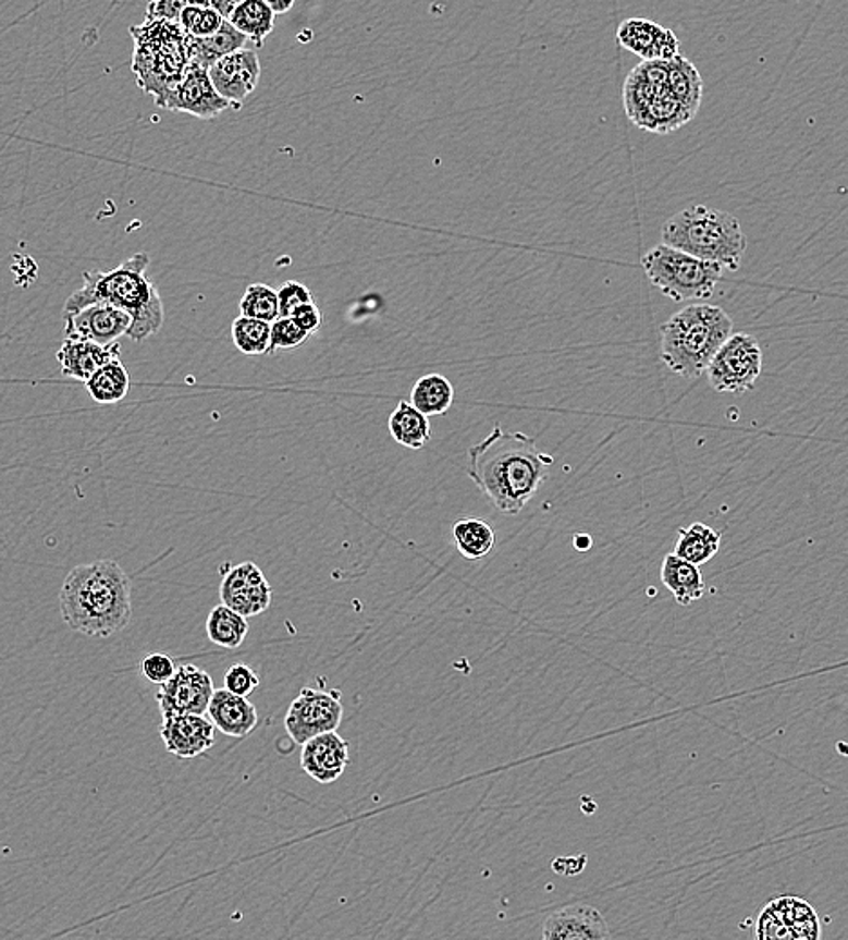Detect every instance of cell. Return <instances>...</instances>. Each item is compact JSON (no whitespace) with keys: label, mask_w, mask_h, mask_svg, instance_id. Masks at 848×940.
<instances>
[{"label":"cell","mask_w":848,"mask_h":940,"mask_svg":"<svg viewBox=\"0 0 848 940\" xmlns=\"http://www.w3.org/2000/svg\"><path fill=\"white\" fill-rule=\"evenodd\" d=\"M226 21L243 33L250 42L262 46L268 35L273 32L275 13L268 8L265 0H243L235 4Z\"/></svg>","instance_id":"obj_29"},{"label":"cell","mask_w":848,"mask_h":940,"mask_svg":"<svg viewBox=\"0 0 848 940\" xmlns=\"http://www.w3.org/2000/svg\"><path fill=\"white\" fill-rule=\"evenodd\" d=\"M454 545L465 559L478 561L492 552L496 536L492 526L480 517H462L453 525Z\"/></svg>","instance_id":"obj_30"},{"label":"cell","mask_w":848,"mask_h":940,"mask_svg":"<svg viewBox=\"0 0 848 940\" xmlns=\"http://www.w3.org/2000/svg\"><path fill=\"white\" fill-rule=\"evenodd\" d=\"M209 2L210 10L216 11V13H219L223 19H229L230 13H232L235 8L234 0H209Z\"/></svg>","instance_id":"obj_43"},{"label":"cell","mask_w":848,"mask_h":940,"mask_svg":"<svg viewBox=\"0 0 848 940\" xmlns=\"http://www.w3.org/2000/svg\"><path fill=\"white\" fill-rule=\"evenodd\" d=\"M666 87L669 95L675 96L693 117L699 112L700 101L704 95V81L693 62L684 59L683 54H677L669 60Z\"/></svg>","instance_id":"obj_25"},{"label":"cell","mask_w":848,"mask_h":940,"mask_svg":"<svg viewBox=\"0 0 848 940\" xmlns=\"http://www.w3.org/2000/svg\"><path fill=\"white\" fill-rule=\"evenodd\" d=\"M789 940H816L822 937V926L811 904L800 898H776L769 903Z\"/></svg>","instance_id":"obj_22"},{"label":"cell","mask_w":848,"mask_h":940,"mask_svg":"<svg viewBox=\"0 0 848 940\" xmlns=\"http://www.w3.org/2000/svg\"><path fill=\"white\" fill-rule=\"evenodd\" d=\"M210 81L219 95L232 106L241 103L256 90L261 78V64L256 51L237 49L219 59L209 70Z\"/></svg>","instance_id":"obj_13"},{"label":"cell","mask_w":848,"mask_h":940,"mask_svg":"<svg viewBox=\"0 0 848 940\" xmlns=\"http://www.w3.org/2000/svg\"><path fill=\"white\" fill-rule=\"evenodd\" d=\"M349 764V744L336 731L306 740L300 750V767L322 785L339 780Z\"/></svg>","instance_id":"obj_15"},{"label":"cell","mask_w":848,"mask_h":940,"mask_svg":"<svg viewBox=\"0 0 848 940\" xmlns=\"http://www.w3.org/2000/svg\"><path fill=\"white\" fill-rule=\"evenodd\" d=\"M664 90H667V87L655 86L646 81L639 71H631L625 82V109L630 122H634L640 112L644 111L646 107L650 106L651 101Z\"/></svg>","instance_id":"obj_35"},{"label":"cell","mask_w":848,"mask_h":940,"mask_svg":"<svg viewBox=\"0 0 848 940\" xmlns=\"http://www.w3.org/2000/svg\"><path fill=\"white\" fill-rule=\"evenodd\" d=\"M221 602L237 611L239 615H261L272 605V586L256 563L237 564L224 570L219 586Z\"/></svg>","instance_id":"obj_11"},{"label":"cell","mask_w":848,"mask_h":940,"mask_svg":"<svg viewBox=\"0 0 848 940\" xmlns=\"http://www.w3.org/2000/svg\"><path fill=\"white\" fill-rule=\"evenodd\" d=\"M270 326H272L270 353L297 350L299 345L305 344L311 337L310 333H306L303 328L295 325V320L290 319V317H279Z\"/></svg>","instance_id":"obj_37"},{"label":"cell","mask_w":848,"mask_h":940,"mask_svg":"<svg viewBox=\"0 0 848 940\" xmlns=\"http://www.w3.org/2000/svg\"><path fill=\"white\" fill-rule=\"evenodd\" d=\"M187 5H194V8H210L209 0H187Z\"/></svg>","instance_id":"obj_46"},{"label":"cell","mask_w":848,"mask_h":940,"mask_svg":"<svg viewBox=\"0 0 848 940\" xmlns=\"http://www.w3.org/2000/svg\"><path fill=\"white\" fill-rule=\"evenodd\" d=\"M661 579L680 606L693 605L695 600L704 597L705 581L699 566L675 553L662 561Z\"/></svg>","instance_id":"obj_21"},{"label":"cell","mask_w":848,"mask_h":940,"mask_svg":"<svg viewBox=\"0 0 848 940\" xmlns=\"http://www.w3.org/2000/svg\"><path fill=\"white\" fill-rule=\"evenodd\" d=\"M721 532L713 530L704 523H693L678 530V539L675 542L673 553L678 558L686 559L689 563H710L721 550Z\"/></svg>","instance_id":"obj_26"},{"label":"cell","mask_w":848,"mask_h":940,"mask_svg":"<svg viewBox=\"0 0 848 940\" xmlns=\"http://www.w3.org/2000/svg\"><path fill=\"white\" fill-rule=\"evenodd\" d=\"M223 21V16L210 8L185 5L177 24L183 27V32L187 33L188 37L205 38L218 32Z\"/></svg>","instance_id":"obj_36"},{"label":"cell","mask_w":848,"mask_h":940,"mask_svg":"<svg viewBox=\"0 0 848 940\" xmlns=\"http://www.w3.org/2000/svg\"><path fill=\"white\" fill-rule=\"evenodd\" d=\"M212 676L198 666H177L174 675L160 685L158 706L161 718L174 715H205L212 698Z\"/></svg>","instance_id":"obj_10"},{"label":"cell","mask_w":848,"mask_h":940,"mask_svg":"<svg viewBox=\"0 0 848 940\" xmlns=\"http://www.w3.org/2000/svg\"><path fill=\"white\" fill-rule=\"evenodd\" d=\"M265 2H267L268 8H270L275 15H284V13H288L295 4V0H265Z\"/></svg>","instance_id":"obj_44"},{"label":"cell","mask_w":848,"mask_h":940,"mask_svg":"<svg viewBox=\"0 0 848 940\" xmlns=\"http://www.w3.org/2000/svg\"><path fill=\"white\" fill-rule=\"evenodd\" d=\"M232 103L219 95L210 81L209 71L191 68L176 89L167 96L161 109L172 112H187L201 120H212L221 112L229 111Z\"/></svg>","instance_id":"obj_12"},{"label":"cell","mask_w":848,"mask_h":940,"mask_svg":"<svg viewBox=\"0 0 848 940\" xmlns=\"http://www.w3.org/2000/svg\"><path fill=\"white\" fill-rule=\"evenodd\" d=\"M270 339H272L270 322L251 319L245 315H239L232 322V342L235 350L241 351L243 355H270Z\"/></svg>","instance_id":"obj_33"},{"label":"cell","mask_w":848,"mask_h":940,"mask_svg":"<svg viewBox=\"0 0 848 940\" xmlns=\"http://www.w3.org/2000/svg\"><path fill=\"white\" fill-rule=\"evenodd\" d=\"M409 404L426 416L445 415L454 404L453 383L438 373L420 377L413 386Z\"/></svg>","instance_id":"obj_28"},{"label":"cell","mask_w":848,"mask_h":940,"mask_svg":"<svg viewBox=\"0 0 848 940\" xmlns=\"http://www.w3.org/2000/svg\"><path fill=\"white\" fill-rule=\"evenodd\" d=\"M259 676H257L254 668L243 662L230 666V670L224 675V689L239 696H250L259 685Z\"/></svg>","instance_id":"obj_38"},{"label":"cell","mask_w":848,"mask_h":940,"mask_svg":"<svg viewBox=\"0 0 848 940\" xmlns=\"http://www.w3.org/2000/svg\"><path fill=\"white\" fill-rule=\"evenodd\" d=\"M248 38L237 32L226 19L221 22L218 32L205 38L188 37V64L191 68L209 71L219 59L245 48Z\"/></svg>","instance_id":"obj_20"},{"label":"cell","mask_w":848,"mask_h":940,"mask_svg":"<svg viewBox=\"0 0 848 940\" xmlns=\"http://www.w3.org/2000/svg\"><path fill=\"white\" fill-rule=\"evenodd\" d=\"M246 635H248L246 617L239 615L223 602L212 608L207 619V637L210 638V643L219 648L237 649L245 643Z\"/></svg>","instance_id":"obj_31"},{"label":"cell","mask_w":848,"mask_h":940,"mask_svg":"<svg viewBox=\"0 0 848 940\" xmlns=\"http://www.w3.org/2000/svg\"><path fill=\"white\" fill-rule=\"evenodd\" d=\"M149 265V254L139 252L114 270L84 271V286L67 297L64 315L75 314L89 304H111L131 317L128 339L139 342L155 335L163 326L165 309L155 282L145 276Z\"/></svg>","instance_id":"obj_3"},{"label":"cell","mask_w":848,"mask_h":940,"mask_svg":"<svg viewBox=\"0 0 848 940\" xmlns=\"http://www.w3.org/2000/svg\"><path fill=\"white\" fill-rule=\"evenodd\" d=\"M87 393L97 404L112 405L122 402L131 389V377L120 358H112L87 378Z\"/></svg>","instance_id":"obj_27"},{"label":"cell","mask_w":848,"mask_h":940,"mask_svg":"<svg viewBox=\"0 0 848 940\" xmlns=\"http://www.w3.org/2000/svg\"><path fill=\"white\" fill-rule=\"evenodd\" d=\"M693 118V114L675 96L669 95V90H664L651 101L650 106L646 107L644 111L640 112L634 123L648 133L667 134L683 127Z\"/></svg>","instance_id":"obj_23"},{"label":"cell","mask_w":848,"mask_h":940,"mask_svg":"<svg viewBox=\"0 0 848 940\" xmlns=\"http://www.w3.org/2000/svg\"><path fill=\"white\" fill-rule=\"evenodd\" d=\"M213 728L232 738H245L257 728L259 715L248 696L234 695L230 691L213 689L207 707Z\"/></svg>","instance_id":"obj_19"},{"label":"cell","mask_w":848,"mask_h":940,"mask_svg":"<svg viewBox=\"0 0 848 940\" xmlns=\"http://www.w3.org/2000/svg\"><path fill=\"white\" fill-rule=\"evenodd\" d=\"M187 0H156L147 5V19L177 22Z\"/></svg>","instance_id":"obj_42"},{"label":"cell","mask_w":848,"mask_h":940,"mask_svg":"<svg viewBox=\"0 0 848 940\" xmlns=\"http://www.w3.org/2000/svg\"><path fill=\"white\" fill-rule=\"evenodd\" d=\"M610 937L612 933L603 915L588 904L557 910L543 925V939L546 940H603Z\"/></svg>","instance_id":"obj_17"},{"label":"cell","mask_w":848,"mask_h":940,"mask_svg":"<svg viewBox=\"0 0 848 940\" xmlns=\"http://www.w3.org/2000/svg\"><path fill=\"white\" fill-rule=\"evenodd\" d=\"M388 426H390L391 438L411 451H420L431 440L429 416L420 413L406 400H402L391 413Z\"/></svg>","instance_id":"obj_24"},{"label":"cell","mask_w":848,"mask_h":940,"mask_svg":"<svg viewBox=\"0 0 848 940\" xmlns=\"http://www.w3.org/2000/svg\"><path fill=\"white\" fill-rule=\"evenodd\" d=\"M733 333V319L716 304H689L661 326V358L669 371L697 378Z\"/></svg>","instance_id":"obj_4"},{"label":"cell","mask_w":848,"mask_h":940,"mask_svg":"<svg viewBox=\"0 0 848 940\" xmlns=\"http://www.w3.org/2000/svg\"><path fill=\"white\" fill-rule=\"evenodd\" d=\"M642 268L651 284L677 303L710 298L724 273L718 265L666 245L646 252Z\"/></svg>","instance_id":"obj_7"},{"label":"cell","mask_w":848,"mask_h":940,"mask_svg":"<svg viewBox=\"0 0 848 940\" xmlns=\"http://www.w3.org/2000/svg\"><path fill=\"white\" fill-rule=\"evenodd\" d=\"M763 351L751 333H732L718 347L705 375L716 393L743 394L762 375Z\"/></svg>","instance_id":"obj_8"},{"label":"cell","mask_w":848,"mask_h":940,"mask_svg":"<svg viewBox=\"0 0 848 940\" xmlns=\"http://www.w3.org/2000/svg\"><path fill=\"white\" fill-rule=\"evenodd\" d=\"M234 2L235 4H239V2H243V0H234Z\"/></svg>","instance_id":"obj_47"},{"label":"cell","mask_w":848,"mask_h":940,"mask_svg":"<svg viewBox=\"0 0 848 940\" xmlns=\"http://www.w3.org/2000/svg\"><path fill=\"white\" fill-rule=\"evenodd\" d=\"M60 613L73 632L107 638L133 619V585L111 559L78 564L65 575Z\"/></svg>","instance_id":"obj_2"},{"label":"cell","mask_w":848,"mask_h":940,"mask_svg":"<svg viewBox=\"0 0 848 940\" xmlns=\"http://www.w3.org/2000/svg\"><path fill=\"white\" fill-rule=\"evenodd\" d=\"M552 463L554 457L539 451L533 438L497 426L470 447L467 474L497 511L518 515L549 478Z\"/></svg>","instance_id":"obj_1"},{"label":"cell","mask_w":848,"mask_h":940,"mask_svg":"<svg viewBox=\"0 0 848 940\" xmlns=\"http://www.w3.org/2000/svg\"><path fill=\"white\" fill-rule=\"evenodd\" d=\"M131 37L136 84L161 107L191 70L188 35L177 22L145 19L144 24L131 27Z\"/></svg>","instance_id":"obj_6"},{"label":"cell","mask_w":848,"mask_h":940,"mask_svg":"<svg viewBox=\"0 0 848 940\" xmlns=\"http://www.w3.org/2000/svg\"><path fill=\"white\" fill-rule=\"evenodd\" d=\"M290 319H294L295 325L303 328L310 335L317 333L322 322H324V317H322V312H320L316 301L299 306V308L295 309L294 314L290 315Z\"/></svg>","instance_id":"obj_41"},{"label":"cell","mask_w":848,"mask_h":940,"mask_svg":"<svg viewBox=\"0 0 848 940\" xmlns=\"http://www.w3.org/2000/svg\"><path fill=\"white\" fill-rule=\"evenodd\" d=\"M662 245L686 252L697 259L737 271L742 266L747 237L733 213L693 205L667 219L661 230Z\"/></svg>","instance_id":"obj_5"},{"label":"cell","mask_w":848,"mask_h":940,"mask_svg":"<svg viewBox=\"0 0 848 940\" xmlns=\"http://www.w3.org/2000/svg\"><path fill=\"white\" fill-rule=\"evenodd\" d=\"M149 2H156V0H149Z\"/></svg>","instance_id":"obj_48"},{"label":"cell","mask_w":848,"mask_h":940,"mask_svg":"<svg viewBox=\"0 0 848 940\" xmlns=\"http://www.w3.org/2000/svg\"><path fill=\"white\" fill-rule=\"evenodd\" d=\"M176 668V662L165 654H150L142 660V673L150 684H165Z\"/></svg>","instance_id":"obj_40"},{"label":"cell","mask_w":848,"mask_h":940,"mask_svg":"<svg viewBox=\"0 0 848 940\" xmlns=\"http://www.w3.org/2000/svg\"><path fill=\"white\" fill-rule=\"evenodd\" d=\"M65 337L109 345L127 335L131 317L111 304L95 303L75 314L64 315Z\"/></svg>","instance_id":"obj_14"},{"label":"cell","mask_w":848,"mask_h":940,"mask_svg":"<svg viewBox=\"0 0 848 940\" xmlns=\"http://www.w3.org/2000/svg\"><path fill=\"white\" fill-rule=\"evenodd\" d=\"M279 317H290L303 304L311 303L314 295L310 290L297 281H286L278 290Z\"/></svg>","instance_id":"obj_39"},{"label":"cell","mask_w":848,"mask_h":940,"mask_svg":"<svg viewBox=\"0 0 848 940\" xmlns=\"http://www.w3.org/2000/svg\"><path fill=\"white\" fill-rule=\"evenodd\" d=\"M160 734L169 753L188 760L205 755L212 747L216 728L204 715H174L163 718Z\"/></svg>","instance_id":"obj_16"},{"label":"cell","mask_w":848,"mask_h":940,"mask_svg":"<svg viewBox=\"0 0 848 940\" xmlns=\"http://www.w3.org/2000/svg\"><path fill=\"white\" fill-rule=\"evenodd\" d=\"M112 358H120L118 342L100 345L97 342L65 337L60 350L57 351V361L62 367V375L78 382H86L93 373H97Z\"/></svg>","instance_id":"obj_18"},{"label":"cell","mask_w":848,"mask_h":940,"mask_svg":"<svg viewBox=\"0 0 848 940\" xmlns=\"http://www.w3.org/2000/svg\"><path fill=\"white\" fill-rule=\"evenodd\" d=\"M664 27L646 19H626L617 29V40L623 48L642 60H655L656 40Z\"/></svg>","instance_id":"obj_32"},{"label":"cell","mask_w":848,"mask_h":940,"mask_svg":"<svg viewBox=\"0 0 848 940\" xmlns=\"http://www.w3.org/2000/svg\"><path fill=\"white\" fill-rule=\"evenodd\" d=\"M344 707L339 691L305 687L290 704L284 718V729L294 744L303 745L317 734L330 733L341 728Z\"/></svg>","instance_id":"obj_9"},{"label":"cell","mask_w":848,"mask_h":940,"mask_svg":"<svg viewBox=\"0 0 848 940\" xmlns=\"http://www.w3.org/2000/svg\"><path fill=\"white\" fill-rule=\"evenodd\" d=\"M576 545L577 548L581 550V552H585V550H587V548H590V545H592V539H590V537L588 536H585V534H581V536H577Z\"/></svg>","instance_id":"obj_45"},{"label":"cell","mask_w":848,"mask_h":940,"mask_svg":"<svg viewBox=\"0 0 848 940\" xmlns=\"http://www.w3.org/2000/svg\"><path fill=\"white\" fill-rule=\"evenodd\" d=\"M239 312L245 317L265 320L272 325L273 320L279 319L278 290L262 282L250 284L241 298Z\"/></svg>","instance_id":"obj_34"}]
</instances>
